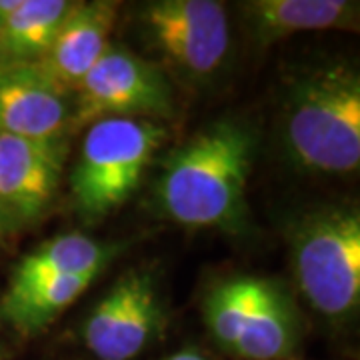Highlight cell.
Instances as JSON below:
<instances>
[{"label":"cell","mask_w":360,"mask_h":360,"mask_svg":"<svg viewBox=\"0 0 360 360\" xmlns=\"http://www.w3.org/2000/svg\"><path fill=\"white\" fill-rule=\"evenodd\" d=\"M255 148L252 130L240 122L220 120L208 127L162 160L156 202L184 226L243 231Z\"/></svg>","instance_id":"obj_1"},{"label":"cell","mask_w":360,"mask_h":360,"mask_svg":"<svg viewBox=\"0 0 360 360\" xmlns=\"http://www.w3.org/2000/svg\"><path fill=\"white\" fill-rule=\"evenodd\" d=\"M284 142L296 167L347 174L360 165V77L345 65L300 77L284 106Z\"/></svg>","instance_id":"obj_2"},{"label":"cell","mask_w":360,"mask_h":360,"mask_svg":"<svg viewBox=\"0 0 360 360\" xmlns=\"http://www.w3.org/2000/svg\"><path fill=\"white\" fill-rule=\"evenodd\" d=\"M165 136L167 130L144 118H104L90 124L70 174L82 219L101 220L124 205Z\"/></svg>","instance_id":"obj_3"},{"label":"cell","mask_w":360,"mask_h":360,"mask_svg":"<svg viewBox=\"0 0 360 360\" xmlns=\"http://www.w3.org/2000/svg\"><path fill=\"white\" fill-rule=\"evenodd\" d=\"M296 284L322 316H350L360 298V219L348 208L309 214L292 234Z\"/></svg>","instance_id":"obj_4"},{"label":"cell","mask_w":360,"mask_h":360,"mask_svg":"<svg viewBox=\"0 0 360 360\" xmlns=\"http://www.w3.org/2000/svg\"><path fill=\"white\" fill-rule=\"evenodd\" d=\"M70 127L104 118H168L174 112L167 75L134 52L108 46L77 86Z\"/></svg>","instance_id":"obj_5"},{"label":"cell","mask_w":360,"mask_h":360,"mask_svg":"<svg viewBox=\"0 0 360 360\" xmlns=\"http://www.w3.org/2000/svg\"><path fill=\"white\" fill-rule=\"evenodd\" d=\"M141 25L167 65L191 80L214 75L229 54L231 25L222 2H150L142 6Z\"/></svg>","instance_id":"obj_6"},{"label":"cell","mask_w":360,"mask_h":360,"mask_svg":"<svg viewBox=\"0 0 360 360\" xmlns=\"http://www.w3.org/2000/svg\"><path fill=\"white\" fill-rule=\"evenodd\" d=\"M162 328L165 309L155 278L144 270H129L86 319L82 340L96 360H132Z\"/></svg>","instance_id":"obj_7"},{"label":"cell","mask_w":360,"mask_h":360,"mask_svg":"<svg viewBox=\"0 0 360 360\" xmlns=\"http://www.w3.org/2000/svg\"><path fill=\"white\" fill-rule=\"evenodd\" d=\"M66 144L0 134V232L28 226L46 212L60 184Z\"/></svg>","instance_id":"obj_8"},{"label":"cell","mask_w":360,"mask_h":360,"mask_svg":"<svg viewBox=\"0 0 360 360\" xmlns=\"http://www.w3.org/2000/svg\"><path fill=\"white\" fill-rule=\"evenodd\" d=\"M72 120L68 94L32 65L0 66V134L42 144H65Z\"/></svg>","instance_id":"obj_9"},{"label":"cell","mask_w":360,"mask_h":360,"mask_svg":"<svg viewBox=\"0 0 360 360\" xmlns=\"http://www.w3.org/2000/svg\"><path fill=\"white\" fill-rule=\"evenodd\" d=\"M116 14L118 2H72L49 51L32 66L65 94L75 92L80 80L110 46L108 39L115 28Z\"/></svg>","instance_id":"obj_10"},{"label":"cell","mask_w":360,"mask_h":360,"mask_svg":"<svg viewBox=\"0 0 360 360\" xmlns=\"http://www.w3.org/2000/svg\"><path fill=\"white\" fill-rule=\"evenodd\" d=\"M240 8L257 44L309 30H359V2L348 0H250Z\"/></svg>","instance_id":"obj_11"},{"label":"cell","mask_w":360,"mask_h":360,"mask_svg":"<svg viewBox=\"0 0 360 360\" xmlns=\"http://www.w3.org/2000/svg\"><path fill=\"white\" fill-rule=\"evenodd\" d=\"M120 250L122 245L92 240L82 234L56 236L18 262L6 290L18 292L32 284L65 276H98Z\"/></svg>","instance_id":"obj_12"},{"label":"cell","mask_w":360,"mask_h":360,"mask_svg":"<svg viewBox=\"0 0 360 360\" xmlns=\"http://www.w3.org/2000/svg\"><path fill=\"white\" fill-rule=\"evenodd\" d=\"M298 319L288 296L264 281L245 330L232 350L243 360H288L298 345Z\"/></svg>","instance_id":"obj_13"},{"label":"cell","mask_w":360,"mask_h":360,"mask_svg":"<svg viewBox=\"0 0 360 360\" xmlns=\"http://www.w3.org/2000/svg\"><path fill=\"white\" fill-rule=\"evenodd\" d=\"M70 8L68 0H22L0 20V66L37 65Z\"/></svg>","instance_id":"obj_14"},{"label":"cell","mask_w":360,"mask_h":360,"mask_svg":"<svg viewBox=\"0 0 360 360\" xmlns=\"http://www.w3.org/2000/svg\"><path fill=\"white\" fill-rule=\"evenodd\" d=\"M94 274L65 276L0 296V322L16 335L34 336L46 330L78 296L89 288Z\"/></svg>","instance_id":"obj_15"},{"label":"cell","mask_w":360,"mask_h":360,"mask_svg":"<svg viewBox=\"0 0 360 360\" xmlns=\"http://www.w3.org/2000/svg\"><path fill=\"white\" fill-rule=\"evenodd\" d=\"M264 281L238 276L219 284L205 302V321L220 348L231 352L257 307Z\"/></svg>","instance_id":"obj_16"},{"label":"cell","mask_w":360,"mask_h":360,"mask_svg":"<svg viewBox=\"0 0 360 360\" xmlns=\"http://www.w3.org/2000/svg\"><path fill=\"white\" fill-rule=\"evenodd\" d=\"M165 360H210L205 354H200L198 350H180L176 354H170Z\"/></svg>","instance_id":"obj_17"},{"label":"cell","mask_w":360,"mask_h":360,"mask_svg":"<svg viewBox=\"0 0 360 360\" xmlns=\"http://www.w3.org/2000/svg\"><path fill=\"white\" fill-rule=\"evenodd\" d=\"M0 360H6V352H4V348L0 347Z\"/></svg>","instance_id":"obj_18"}]
</instances>
